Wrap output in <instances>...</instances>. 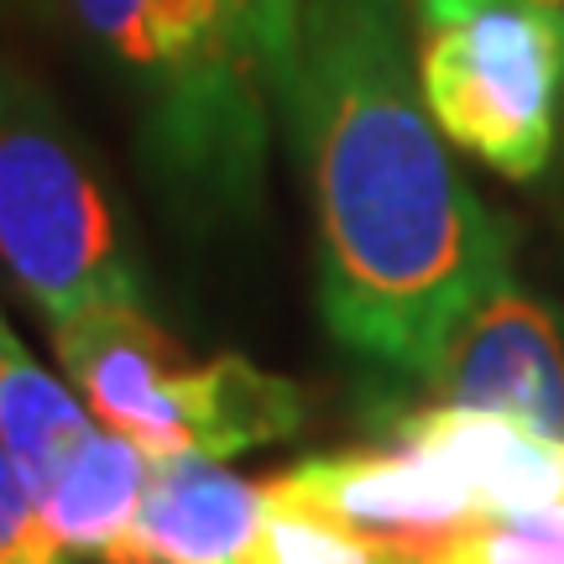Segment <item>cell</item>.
Wrapping results in <instances>:
<instances>
[{"label":"cell","instance_id":"obj_3","mask_svg":"<svg viewBox=\"0 0 564 564\" xmlns=\"http://www.w3.org/2000/svg\"><path fill=\"white\" fill-rule=\"evenodd\" d=\"M68 382L89 413L158 455L230 460L303 429V392L246 356L194 361L147 303H110L53 329Z\"/></svg>","mask_w":564,"mask_h":564},{"label":"cell","instance_id":"obj_5","mask_svg":"<svg viewBox=\"0 0 564 564\" xmlns=\"http://www.w3.org/2000/svg\"><path fill=\"white\" fill-rule=\"evenodd\" d=\"M419 89L444 137L512 183L539 178L564 116V6L486 0L429 21Z\"/></svg>","mask_w":564,"mask_h":564},{"label":"cell","instance_id":"obj_15","mask_svg":"<svg viewBox=\"0 0 564 564\" xmlns=\"http://www.w3.org/2000/svg\"><path fill=\"white\" fill-rule=\"evenodd\" d=\"M423 6V21H449V17H465V11H476L486 0H419ZM539 6H564V0H539Z\"/></svg>","mask_w":564,"mask_h":564},{"label":"cell","instance_id":"obj_7","mask_svg":"<svg viewBox=\"0 0 564 564\" xmlns=\"http://www.w3.org/2000/svg\"><path fill=\"white\" fill-rule=\"evenodd\" d=\"M444 408H470V413H497L564 440V345L549 308L533 293L502 282L486 293L460 329L440 350L434 371L423 377Z\"/></svg>","mask_w":564,"mask_h":564},{"label":"cell","instance_id":"obj_1","mask_svg":"<svg viewBox=\"0 0 564 564\" xmlns=\"http://www.w3.org/2000/svg\"><path fill=\"white\" fill-rule=\"evenodd\" d=\"M282 110L314 194L329 335L423 382L465 314L512 282V241L423 105L403 0H303Z\"/></svg>","mask_w":564,"mask_h":564},{"label":"cell","instance_id":"obj_6","mask_svg":"<svg viewBox=\"0 0 564 564\" xmlns=\"http://www.w3.org/2000/svg\"><path fill=\"white\" fill-rule=\"evenodd\" d=\"M262 486L267 497L308 507L366 539L377 549V564H403L481 518L476 497L440 455L392 434L377 449L308 455Z\"/></svg>","mask_w":564,"mask_h":564},{"label":"cell","instance_id":"obj_10","mask_svg":"<svg viewBox=\"0 0 564 564\" xmlns=\"http://www.w3.org/2000/svg\"><path fill=\"white\" fill-rule=\"evenodd\" d=\"M147 470H152V455L100 423L74 455H63L26 491L37 502L42 523L53 528V539L68 554L105 564L137 528Z\"/></svg>","mask_w":564,"mask_h":564},{"label":"cell","instance_id":"obj_4","mask_svg":"<svg viewBox=\"0 0 564 564\" xmlns=\"http://www.w3.org/2000/svg\"><path fill=\"white\" fill-rule=\"evenodd\" d=\"M0 267L47 329L141 303L121 209L53 100L11 68H0Z\"/></svg>","mask_w":564,"mask_h":564},{"label":"cell","instance_id":"obj_12","mask_svg":"<svg viewBox=\"0 0 564 564\" xmlns=\"http://www.w3.org/2000/svg\"><path fill=\"white\" fill-rule=\"evenodd\" d=\"M246 564H377V549L356 533H345L340 523L308 512V507L267 497Z\"/></svg>","mask_w":564,"mask_h":564},{"label":"cell","instance_id":"obj_11","mask_svg":"<svg viewBox=\"0 0 564 564\" xmlns=\"http://www.w3.org/2000/svg\"><path fill=\"white\" fill-rule=\"evenodd\" d=\"M403 564H564V502L476 518Z\"/></svg>","mask_w":564,"mask_h":564},{"label":"cell","instance_id":"obj_16","mask_svg":"<svg viewBox=\"0 0 564 564\" xmlns=\"http://www.w3.org/2000/svg\"><path fill=\"white\" fill-rule=\"evenodd\" d=\"M6 329H11V324H6V319H0V335H6Z\"/></svg>","mask_w":564,"mask_h":564},{"label":"cell","instance_id":"obj_13","mask_svg":"<svg viewBox=\"0 0 564 564\" xmlns=\"http://www.w3.org/2000/svg\"><path fill=\"white\" fill-rule=\"evenodd\" d=\"M236 32L246 37L257 68L267 74L272 95H288V84L299 74V37H303V0H225Z\"/></svg>","mask_w":564,"mask_h":564},{"label":"cell","instance_id":"obj_2","mask_svg":"<svg viewBox=\"0 0 564 564\" xmlns=\"http://www.w3.org/2000/svg\"><path fill=\"white\" fill-rule=\"evenodd\" d=\"M116 63L141 100L147 152L188 215L257 209L267 74L225 0H37Z\"/></svg>","mask_w":564,"mask_h":564},{"label":"cell","instance_id":"obj_14","mask_svg":"<svg viewBox=\"0 0 564 564\" xmlns=\"http://www.w3.org/2000/svg\"><path fill=\"white\" fill-rule=\"evenodd\" d=\"M0 564H68V549L42 523L6 444H0Z\"/></svg>","mask_w":564,"mask_h":564},{"label":"cell","instance_id":"obj_9","mask_svg":"<svg viewBox=\"0 0 564 564\" xmlns=\"http://www.w3.org/2000/svg\"><path fill=\"white\" fill-rule=\"evenodd\" d=\"M387 434L440 455L476 497L481 518L564 502V440L533 434L512 419L434 403L392 419Z\"/></svg>","mask_w":564,"mask_h":564},{"label":"cell","instance_id":"obj_8","mask_svg":"<svg viewBox=\"0 0 564 564\" xmlns=\"http://www.w3.org/2000/svg\"><path fill=\"white\" fill-rule=\"evenodd\" d=\"M267 512V486L209 455H158L137 528L105 564H246Z\"/></svg>","mask_w":564,"mask_h":564}]
</instances>
